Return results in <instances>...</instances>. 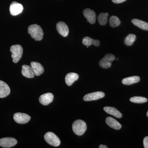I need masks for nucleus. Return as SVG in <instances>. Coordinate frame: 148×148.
Returning a JSON list of instances; mask_svg holds the SVG:
<instances>
[{"label": "nucleus", "mask_w": 148, "mask_h": 148, "mask_svg": "<svg viewBox=\"0 0 148 148\" xmlns=\"http://www.w3.org/2000/svg\"><path fill=\"white\" fill-rule=\"evenodd\" d=\"M28 33L35 40L40 41L43 39L44 33L42 29L36 24L30 25L28 27Z\"/></svg>", "instance_id": "nucleus-1"}, {"label": "nucleus", "mask_w": 148, "mask_h": 148, "mask_svg": "<svg viewBox=\"0 0 148 148\" xmlns=\"http://www.w3.org/2000/svg\"><path fill=\"white\" fill-rule=\"evenodd\" d=\"M72 129L76 135L81 136L83 135L87 129L86 123L82 120H77L74 122Z\"/></svg>", "instance_id": "nucleus-2"}, {"label": "nucleus", "mask_w": 148, "mask_h": 148, "mask_svg": "<svg viewBox=\"0 0 148 148\" xmlns=\"http://www.w3.org/2000/svg\"><path fill=\"white\" fill-rule=\"evenodd\" d=\"M10 52H11V57L14 63H18L20 60L23 53V49L19 45L12 46L10 47Z\"/></svg>", "instance_id": "nucleus-3"}, {"label": "nucleus", "mask_w": 148, "mask_h": 148, "mask_svg": "<svg viewBox=\"0 0 148 148\" xmlns=\"http://www.w3.org/2000/svg\"><path fill=\"white\" fill-rule=\"evenodd\" d=\"M44 138L48 144L53 147H58L61 144L60 139L53 132H47L44 135Z\"/></svg>", "instance_id": "nucleus-4"}, {"label": "nucleus", "mask_w": 148, "mask_h": 148, "mask_svg": "<svg viewBox=\"0 0 148 148\" xmlns=\"http://www.w3.org/2000/svg\"><path fill=\"white\" fill-rule=\"evenodd\" d=\"M115 59V56L111 53H107L100 61L99 64L103 69H108L112 65V62Z\"/></svg>", "instance_id": "nucleus-5"}, {"label": "nucleus", "mask_w": 148, "mask_h": 148, "mask_svg": "<svg viewBox=\"0 0 148 148\" xmlns=\"http://www.w3.org/2000/svg\"><path fill=\"white\" fill-rule=\"evenodd\" d=\"M13 119L17 123L25 124L29 122L31 119V116L27 114L18 112L14 114Z\"/></svg>", "instance_id": "nucleus-6"}, {"label": "nucleus", "mask_w": 148, "mask_h": 148, "mask_svg": "<svg viewBox=\"0 0 148 148\" xmlns=\"http://www.w3.org/2000/svg\"><path fill=\"white\" fill-rule=\"evenodd\" d=\"M17 140L13 138H5L0 139V146L2 147L9 148L16 145Z\"/></svg>", "instance_id": "nucleus-7"}, {"label": "nucleus", "mask_w": 148, "mask_h": 148, "mask_svg": "<svg viewBox=\"0 0 148 148\" xmlns=\"http://www.w3.org/2000/svg\"><path fill=\"white\" fill-rule=\"evenodd\" d=\"M105 95V93L102 91L92 92L85 95L84 97L83 100L85 101H96L103 98Z\"/></svg>", "instance_id": "nucleus-8"}, {"label": "nucleus", "mask_w": 148, "mask_h": 148, "mask_svg": "<svg viewBox=\"0 0 148 148\" xmlns=\"http://www.w3.org/2000/svg\"><path fill=\"white\" fill-rule=\"evenodd\" d=\"M23 6L21 4L14 1L11 3L10 7V12L12 16H16L22 12Z\"/></svg>", "instance_id": "nucleus-9"}, {"label": "nucleus", "mask_w": 148, "mask_h": 148, "mask_svg": "<svg viewBox=\"0 0 148 148\" xmlns=\"http://www.w3.org/2000/svg\"><path fill=\"white\" fill-rule=\"evenodd\" d=\"M56 27L57 32L62 36L66 37L69 35V27L66 23L59 21L56 24Z\"/></svg>", "instance_id": "nucleus-10"}, {"label": "nucleus", "mask_w": 148, "mask_h": 148, "mask_svg": "<svg viewBox=\"0 0 148 148\" xmlns=\"http://www.w3.org/2000/svg\"><path fill=\"white\" fill-rule=\"evenodd\" d=\"M84 15V17L87 19L88 22H89L90 24H95L96 21V14L94 11L87 8L83 11Z\"/></svg>", "instance_id": "nucleus-11"}, {"label": "nucleus", "mask_w": 148, "mask_h": 148, "mask_svg": "<svg viewBox=\"0 0 148 148\" xmlns=\"http://www.w3.org/2000/svg\"><path fill=\"white\" fill-rule=\"evenodd\" d=\"M53 95L51 92H48L40 95L39 98L40 103L43 106H47L53 101Z\"/></svg>", "instance_id": "nucleus-12"}, {"label": "nucleus", "mask_w": 148, "mask_h": 148, "mask_svg": "<svg viewBox=\"0 0 148 148\" xmlns=\"http://www.w3.org/2000/svg\"><path fill=\"white\" fill-rule=\"evenodd\" d=\"M10 89L8 85L0 80V98H4L9 95Z\"/></svg>", "instance_id": "nucleus-13"}, {"label": "nucleus", "mask_w": 148, "mask_h": 148, "mask_svg": "<svg viewBox=\"0 0 148 148\" xmlns=\"http://www.w3.org/2000/svg\"><path fill=\"white\" fill-rule=\"evenodd\" d=\"M21 74L22 75L28 78H33L35 75L32 67L26 65L22 66Z\"/></svg>", "instance_id": "nucleus-14"}, {"label": "nucleus", "mask_w": 148, "mask_h": 148, "mask_svg": "<svg viewBox=\"0 0 148 148\" xmlns=\"http://www.w3.org/2000/svg\"><path fill=\"white\" fill-rule=\"evenodd\" d=\"M31 66L33 69L35 75L36 76L40 75L44 72V68L39 63L37 62H32Z\"/></svg>", "instance_id": "nucleus-15"}, {"label": "nucleus", "mask_w": 148, "mask_h": 148, "mask_svg": "<svg viewBox=\"0 0 148 148\" xmlns=\"http://www.w3.org/2000/svg\"><path fill=\"white\" fill-rule=\"evenodd\" d=\"M79 75L76 73H70L67 74L65 77V82L67 85L71 86L75 81L78 79Z\"/></svg>", "instance_id": "nucleus-16"}, {"label": "nucleus", "mask_w": 148, "mask_h": 148, "mask_svg": "<svg viewBox=\"0 0 148 148\" xmlns=\"http://www.w3.org/2000/svg\"><path fill=\"white\" fill-rule=\"evenodd\" d=\"M106 123L111 128L117 130L120 129L122 127L121 125L120 124L119 122L111 117H108L106 118Z\"/></svg>", "instance_id": "nucleus-17"}, {"label": "nucleus", "mask_w": 148, "mask_h": 148, "mask_svg": "<svg viewBox=\"0 0 148 148\" xmlns=\"http://www.w3.org/2000/svg\"><path fill=\"white\" fill-rule=\"evenodd\" d=\"M104 110L107 113L112 115L117 118H121L122 116V114L118 110H117L116 108L114 107H104Z\"/></svg>", "instance_id": "nucleus-18"}, {"label": "nucleus", "mask_w": 148, "mask_h": 148, "mask_svg": "<svg viewBox=\"0 0 148 148\" xmlns=\"http://www.w3.org/2000/svg\"><path fill=\"white\" fill-rule=\"evenodd\" d=\"M82 43L84 45L86 46L88 48V47L92 45L96 47L99 46L100 42L98 40L92 39L90 37H85L83 39Z\"/></svg>", "instance_id": "nucleus-19"}, {"label": "nucleus", "mask_w": 148, "mask_h": 148, "mask_svg": "<svg viewBox=\"0 0 148 148\" xmlns=\"http://www.w3.org/2000/svg\"><path fill=\"white\" fill-rule=\"evenodd\" d=\"M140 81V77L137 76H134L128 77L123 79L122 81V83L123 84L130 85L139 82Z\"/></svg>", "instance_id": "nucleus-20"}, {"label": "nucleus", "mask_w": 148, "mask_h": 148, "mask_svg": "<svg viewBox=\"0 0 148 148\" xmlns=\"http://www.w3.org/2000/svg\"><path fill=\"white\" fill-rule=\"evenodd\" d=\"M131 22L136 27L143 30L148 31V23L138 19H132Z\"/></svg>", "instance_id": "nucleus-21"}, {"label": "nucleus", "mask_w": 148, "mask_h": 148, "mask_svg": "<svg viewBox=\"0 0 148 148\" xmlns=\"http://www.w3.org/2000/svg\"><path fill=\"white\" fill-rule=\"evenodd\" d=\"M108 13L100 14L98 17V23L99 24L102 26L106 25L108 22Z\"/></svg>", "instance_id": "nucleus-22"}, {"label": "nucleus", "mask_w": 148, "mask_h": 148, "mask_svg": "<svg viewBox=\"0 0 148 148\" xmlns=\"http://www.w3.org/2000/svg\"><path fill=\"white\" fill-rule=\"evenodd\" d=\"M136 36L133 34L128 35L125 39L124 43L126 45L131 46L136 40Z\"/></svg>", "instance_id": "nucleus-23"}, {"label": "nucleus", "mask_w": 148, "mask_h": 148, "mask_svg": "<svg viewBox=\"0 0 148 148\" xmlns=\"http://www.w3.org/2000/svg\"><path fill=\"white\" fill-rule=\"evenodd\" d=\"M109 22L110 26L112 27H118L121 24V21L119 18L116 16H111L109 20Z\"/></svg>", "instance_id": "nucleus-24"}, {"label": "nucleus", "mask_w": 148, "mask_h": 148, "mask_svg": "<svg viewBox=\"0 0 148 148\" xmlns=\"http://www.w3.org/2000/svg\"><path fill=\"white\" fill-rule=\"evenodd\" d=\"M130 101L135 103H146L148 100L147 98L144 97L135 96L130 98Z\"/></svg>", "instance_id": "nucleus-25"}, {"label": "nucleus", "mask_w": 148, "mask_h": 148, "mask_svg": "<svg viewBox=\"0 0 148 148\" xmlns=\"http://www.w3.org/2000/svg\"><path fill=\"white\" fill-rule=\"evenodd\" d=\"M143 144H144V147L148 148V136L144 138L143 140Z\"/></svg>", "instance_id": "nucleus-26"}, {"label": "nucleus", "mask_w": 148, "mask_h": 148, "mask_svg": "<svg viewBox=\"0 0 148 148\" xmlns=\"http://www.w3.org/2000/svg\"><path fill=\"white\" fill-rule=\"evenodd\" d=\"M112 1L113 2L115 3L118 4L123 2L126 0H112Z\"/></svg>", "instance_id": "nucleus-27"}, {"label": "nucleus", "mask_w": 148, "mask_h": 148, "mask_svg": "<svg viewBox=\"0 0 148 148\" xmlns=\"http://www.w3.org/2000/svg\"><path fill=\"white\" fill-rule=\"evenodd\" d=\"M99 148H107L108 147L106 145H100L99 146Z\"/></svg>", "instance_id": "nucleus-28"}, {"label": "nucleus", "mask_w": 148, "mask_h": 148, "mask_svg": "<svg viewBox=\"0 0 148 148\" xmlns=\"http://www.w3.org/2000/svg\"><path fill=\"white\" fill-rule=\"evenodd\" d=\"M147 116L148 117V111L147 112Z\"/></svg>", "instance_id": "nucleus-29"}, {"label": "nucleus", "mask_w": 148, "mask_h": 148, "mask_svg": "<svg viewBox=\"0 0 148 148\" xmlns=\"http://www.w3.org/2000/svg\"><path fill=\"white\" fill-rule=\"evenodd\" d=\"M116 60H118V58H116Z\"/></svg>", "instance_id": "nucleus-30"}]
</instances>
